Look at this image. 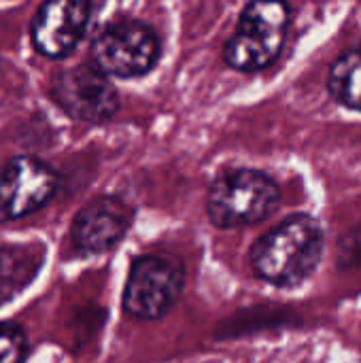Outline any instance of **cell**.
I'll return each instance as SVG.
<instances>
[{
    "mask_svg": "<svg viewBox=\"0 0 361 363\" xmlns=\"http://www.w3.org/2000/svg\"><path fill=\"white\" fill-rule=\"evenodd\" d=\"M323 232L311 215H291L264 234L249 253L253 272L274 287H296L319 266Z\"/></svg>",
    "mask_w": 361,
    "mask_h": 363,
    "instance_id": "6da1fadb",
    "label": "cell"
},
{
    "mask_svg": "<svg viewBox=\"0 0 361 363\" xmlns=\"http://www.w3.org/2000/svg\"><path fill=\"white\" fill-rule=\"evenodd\" d=\"M279 185L264 172L236 168L221 172L206 196V213L221 230L245 228L264 221L279 204Z\"/></svg>",
    "mask_w": 361,
    "mask_h": 363,
    "instance_id": "7a4b0ae2",
    "label": "cell"
},
{
    "mask_svg": "<svg viewBox=\"0 0 361 363\" xmlns=\"http://www.w3.org/2000/svg\"><path fill=\"white\" fill-rule=\"evenodd\" d=\"M287 28L289 6L285 0H251L223 47L226 64L245 72L270 66L285 45Z\"/></svg>",
    "mask_w": 361,
    "mask_h": 363,
    "instance_id": "3957f363",
    "label": "cell"
},
{
    "mask_svg": "<svg viewBox=\"0 0 361 363\" xmlns=\"http://www.w3.org/2000/svg\"><path fill=\"white\" fill-rule=\"evenodd\" d=\"M157 34L140 21L123 19L104 28L91 43V60L106 77L147 74L160 60Z\"/></svg>",
    "mask_w": 361,
    "mask_h": 363,
    "instance_id": "277c9868",
    "label": "cell"
},
{
    "mask_svg": "<svg viewBox=\"0 0 361 363\" xmlns=\"http://www.w3.org/2000/svg\"><path fill=\"white\" fill-rule=\"evenodd\" d=\"M183 291V268L162 255H140L132 262L123 308L130 317L153 321L164 317Z\"/></svg>",
    "mask_w": 361,
    "mask_h": 363,
    "instance_id": "5b68a950",
    "label": "cell"
},
{
    "mask_svg": "<svg viewBox=\"0 0 361 363\" xmlns=\"http://www.w3.org/2000/svg\"><path fill=\"white\" fill-rule=\"evenodd\" d=\"M55 104L79 121H106L119 108V96L96 64H77L60 70L51 83Z\"/></svg>",
    "mask_w": 361,
    "mask_h": 363,
    "instance_id": "8992f818",
    "label": "cell"
},
{
    "mask_svg": "<svg viewBox=\"0 0 361 363\" xmlns=\"http://www.w3.org/2000/svg\"><path fill=\"white\" fill-rule=\"evenodd\" d=\"M57 189L55 172L40 160L13 157L0 172V221H15L43 208Z\"/></svg>",
    "mask_w": 361,
    "mask_h": 363,
    "instance_id": "52a82bcc",
    "label": "cell"
},
{
    "mask_svg": "<svg viewBox=\"0 0 361 363\" xmlns=\"http://www.w3.org/2000/svg\"><path fill=\"white\" fill-rule=\"evenodd\" d=\"M89 23L87 0H45L32 21V45L45 57H66Z\"/></svg>",
    "mask_w": 361,
    "mask_h": 363,
    "instance_id": "ba28073f",
    "label": "cell"
},
{
    "mask_svg": "<svg viewBox=\"0 0 361 363\" xmlns=\"http://www.w3.org/2000/svg\"><path fill=\"white\" fill-rule=\"evenodd\" d=\"M130 221L132 211L123 200L98 196L77 213L70 228L72 245L81 253H104L126 236Z\"/></svg>",
    "mask_w": 361,
    "mask_h": 363,
    "instance_id": "9c48e42d",
    "label": "cell"
},
{
    "mask_svg": "<svg viewBox=\"0 0 361 363\" xmlns=\"http://www.w3.org/2000/svg\"><path fill=\"white\" fill-rule=\"evenodd\" d=\"M43 264V249L28 247H0V306L19 296L38 274Z\"/></svg>",
    "mask_w": 361,
    "mask_h": 363,
    "instance_id": "30bf717a",
    "label": "cell"
},
{
    "mask_svg": "<svg viewBox=\"0 0 361 363\" xmlns=\"http://www.w3.org/2000/svg\"><path fill=\"white\" fill-rule=\"evenodd\" d=\"M328 89L338 104L361 111V45L349 49L332 64Z\"/></svg>",
    "mask_w": 361,
    "mask_h": 363,
    "instance_id": "8fae6325",
    "label": "cell"
},
{
    "mask_svg": "<svg viewBox=\"0 0 361 363\" xmlns=\"http://www.w3.org/2000/svg\"><path fill=\"white\" fill-rule=\"evenodd\" d=\"M26 351L23 330L15 323H0V363H23Z\"/></svg>",
    "mask_w": 361,
    "mask_h": 363,
    "instance_id": "7c38bea8",
    "label": "cell"
}]
</instances>
